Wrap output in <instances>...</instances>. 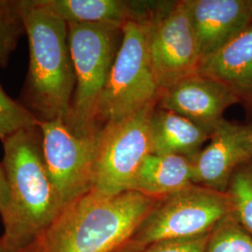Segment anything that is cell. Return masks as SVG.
<instances>
[{"instance_id":"6da1fadb","label":"cell","mask_w":252,"mask_h":252,"mask_svg":"<svg viewBox=\"0 0 252 252\" xmlns=\"http://www.w3.org/2000/svg\"><path fill=\"white\" fill-rule=\"evenodd\" d=\"M159 199L135 190L108 195L91 189L67 204L21 252H115Z\"/></svg>"},{"instance_id":"7a4b0ae2","label":"cell","mask_w":252,"mask_h":252,"mask_svg":"<svg viewBox=\"0 0 252 252\" xmlns=\"http://www.w3.org/2000/svg\"><path fill=\"white\" fill-rule=\"evenodd\" d=\"M2 165L10 191V207L2 220L0 240L21 251L50 225L63 207L46 168L39 126L22 130L3 141Z\"/></svg>"},{"instance_id":"3957f363","label":"cell","mask_w":252,"mask_h":252,"mask_svg":"<svg viewBox=\"0 0 252 252\" xmlns=\"http://www.w3.org/2000/svg\"><path fill=\"white\" fill-rule=\"evenodd\" d=\"M20 11L30 53L24 94L27 107L39 121H64L76 83L67 24L38 0H21Z\"/></svg>"},{"instance_id":"277c9868","label":"cell","mask_w":252,"mask_h":252,"mask_svg":"<svg viewBox=\"0 0 252 252\" xmlns=\"http://www.w3.org/2000/svg\"><path fill=\"white\" fill-rule=\"evenodd\" d=\"M68 44L75 71V89L64 123L75 135H97L100 101L117 54L122 27L69 23Z\"/></svg>"},{"instance_id":"5b68a950","label":"cell","mask_w":252,"mask_h":252,"mask_svg":"<svg viewBox=\"0 0 252 252\" xmlns=\"http://www.w3.org/2000/svg\"><path fill=\"white\" fill-rule=\"evenodd\" d=\"M150 15L131 20L122 28L121 43L100 101V129L156 105L161 97L148 50Z\"/></svg>"},{"instance_id":"8992f818","label":"cell","mask_w":252,"mask_h":252,"mask_svg":"<svg viewBox=\"0 0 252 252\" xmlns=\"http://www.w3.org/2000/svg\"><path fill=\"white\" fill-rule=\"evenodd\" d=\"M229 213L231 205L226 192L190 184L159 199L131 240L145 248L163 240L209 234Z\"/></svg>"},{"instance_id":"52a82bcc","label":"cell","mask_w":252,"mask_h":252,"mask_svg":"<svg viewBox=\"0 0 252 252\" xmlns=\"http://www.w3.org/2000/svg\"><path fill=\"white\" fill-rule=\"evenodd\" d=\"M155 107L100 129L92 189L108 195L131 190L145 157L153 153L151 122Z\"/></svg>"},{"instance_id":"ba28073f","label":"cell","mask_w":252,"mask_h":252,"mask_svg":"<svg viewBox=\"0 0 252 252\" xmlns=\"http://www.w3.org/2000/svg\"><path fill=\"white\" fill-rule=\"evenodd\" d=\"M148 50L162 93L199 72L202 55L186 0L156 3L148 20Z\"/></svg>"},{"instance_id":"9c48e42d","label":"cell","mask_w":252,"mask_h":252,"mask_svg":"<svg viewBox=\"0 0 252 252\" xmlns=\"http://www.w3.org/2000/svg\"><path fill=\"white\" fill-rule=\"evenodd\" d=\"M46 168L63 207L93 188L97 135H75L63 119L40 121Z\"/></svg>"},{"instance_id":"30bf717a","label":"cell","mask_w":252,"mask_h":252,"mask_svg":"<svg viewBox=\"0 0 252 252\" xmlns=\"http://www.w3.org/2000/svg\"><path fill=\"white\" fill-rule=\"evenodd\" d=\"M192 159L193 184L225 192L235 170L252 160V123L223 120Z\"/></svg>"},{"instance_id":"8fae6325","label":"cell","mask_w":252,"mask_h":252,"mask_svg":"<svg viewBox=\"0 0 252 252\" xmlns=\"http://www.w3.org/2000/svg\"><path fill=\"white\" fill-rule=\"evenodd\" d=\"M160 108L188 118L211 134L224 118L226 109L240 99L220 81L195 74L163 91Z\"/></svg>"},{"instance_id":"7c38bea8","label":"cell","mask_w":252,"mask_h":252,"mask_svg":"<svg viewBox=\"0 0 252 252\" xmlns=\"http://www.w3.org/2000/svg\"><path fill=\"white\" fill-rule=\"evenodd\" d=\"M202 61L252 24V0H186Z\"/></svg>"},{"instance_id":"4fadbf2b","label":"cell","mask_w":252,"mask_h":252,"mask_svg":"<svg viewBox=\"0 0 252 252\" xmlns=\"http://www.w3.org/2000/svg\"><path fill=\"white\" fill-rule=\"evenodd\" d=\"M198 73L225 84L252 106V24L206 57Z\"/></svg>"},{"instance_id":"5bb4252c","label":"cell","mask_w":252,"mask_h":252,"mask_svg":"<svg viewBox=\"0 0 252 252\" xmlns=\"http://www.w3.org/2000/svg\"><path fill=\"white\" fill-rule=\"evenodd\" d=\"M38 3L66 24H98L122 28L131 20L147 17L155 5L124 0H38Z\"/></svg>"},{"instance_id":"9a60e30c","label":"cell","mask_w":252,"mask_h":252,"mask_svg":"<svg viewBox=\"0 0 252 252\" xmlns=\"http://www.w3.org/2000/svg\"><path fill=\"white\" fill-rule=\"evenodd\" d=\"M192 159L176 154L152 153L145 157L131 190L160 199L193 184Z\"/></svg>"},{"instance_id":"2e32d148","label":"cell","mask_w":252,"mask_h":252,"mask_svg":"<svg viewBox=\"0 0 252 252\" xmlns=\"http://www.w3.org/2000/svg\"><path fill=\"white\" fill-rule=\"evenodd\" d=\"M153 153L176 154L193 159L210 137L204 127L164 108L154 109L152 122Z\"/></svg>"},{"instance_id":"e0dca14e","label":"cell","mask_w":252,"mask_h":252,"mask_svg":"<svg viewBox=\"0 0 252 252\" xmlns=\"http://www.w3.org/2000/svg\"><path fill=\"white\" fill-rule=\"evenodd\" d=\"M225 192L231 214L252 236V160L235 170Z\"/></svg>"},{"instance_id":"ac0fdd59","label":"cell","mask_w":252,"mask_h":252,"mask_svg":"<svg viewBox=\"0 0 252 252\" xmlns=\"http://www.w3.org/2000/svg\"><path fill=\"white\" fill-rule=\"evenodd\" d=\"M205 252H252V236L229 213L210 232Z\"/></svg>"},{"instance_id":"d6986e66","label":"cell","mask_w":252,"mask_h":252,"mask_svg":"<svg viewBox=\"0 0 252 252\" xmlns=\"http://www.w3.org/2000/svg\"><path fill=\"white\" fill-rule=\"evenodd\" d=\"M39 124L36 115L25 105L11 99L0 84V140L3 142L10 135Z\"/></svg>"},{"instance_id":"ffe728a7","label":"cell","mask_w":252,"mask_h":252,"mask_svg":"<svg viewBox=\"0 0 252 252\" xmlns=\"http://www.w3.org/2000/svg\"><path fill=\"white\" fill-rule=\"evenodd\" d=\"M26 32L20 1H9L0 7V67H5L20 36Z\"/></svg>"},{"instance_id":"44dd1931","label":"cell","mask_w":252,"mask_h":252,"mask_svg":"<svg viewBox=\"0 0 252 252\" xmlns=\"http://www.w3.org/2000/svg\"><path fill=\"white\" fill-rule=\"evenodd\" d=\"M209 234L159 241L145 247L140 252H205Z\"/></svg>"},{"instance_id":"7402d4cb","label":"cell","mask_w":252,"mask_h":252,"mask_svg":"<svg viewBox=\"0 0 252 252\" xmlns=\"http://www.w3.org/2000/svg\"><path fill=\"white\" fill-rule=\"evenodd\" d=\"M10 207V191L6 173L2 163L0 164V216L4 220L9 213Z\"/></svg>"},{"instance_id":"603a6c76","label":"cell","mask_w":252,"mask_h":252,"mask_svg":"<svg viewBox=\"0 0 252 252\" xmlns=\"http://www.w3.org/2000/svg\"><path fill=\"white\" fill-rule=\"evenodd\" d=\"M144 248L134 243L131 239L115 252H140Z\"/></svg>"},{"instance_id":"cb8c5ba5","label":"cell","mask_w":252,"mask_h":252,"mask_svg":"<svg viewBox=\"0 0 252 252\" xmlns=\"http://www.w3.org/2000/svg\"><path fill=\"white\" fill-rule=\"evenodd\" d=\"M0 252H21L20 251H16V250H12L9 247H7L6 245H4L3 242L0 240Z\"/></svg>"},{"instance_id":"d4e9b609","label":"cell","mask_w":252,"mask_h":252,"mask_svg":"<svg viewBox=\"0 0 252 252\" xmlns=\"http://www.w3.org/2000/svg\"><path fill=\"white\" fill-rule=\"evenodd\" d=\"M6 2H7V0H0V7H1V6H3Z\"/></svg>"}]
</instances>
